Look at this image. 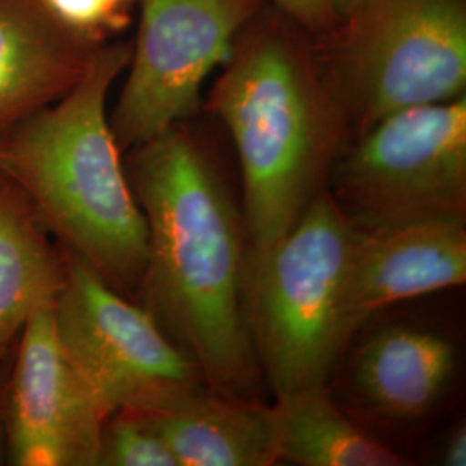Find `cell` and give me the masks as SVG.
Wrapping results in <instances>:
<instances>
[{"label": "cell", "instance_id": "18", "mask_svg": "<svg viewBox=\"0 0 466 466\" xmlns=\"http://www.w3.org/2000/svg\"><path fill=\"white\" fill-rule=\"evenodd\" d=\"M313 36L330 34L340 23L332 0H267Z\"/></svg>", "mask_w": 466, "mask_h": 466}, {"label": "cell", "instance_id": "14", "mask_svg": "<svg viewBox=\"0 0 466 466\" xmlns=\"http://www.w3.org/2000/svg\"><path fill=\"white\" fill-rule=\"evenodd\" d=\"M456 350L435 333L394 327L360 350L354 380L365 400L387 417L418 418L446 390Z\"/></svg>", "mask_w": 466, "mask_h": 466}, {"label": "cell", "instance_id": "5", "mask_svg": "<svg viewBox=\"0 0 466 466\" xmlns=\"http://www.w3.org/2000/svg\"><path fill=\"white\" fill-rule=\"evenodd\" d=\"M315 46L350 140L400 109L465 96L466 0H358Z\"/></svg>", "mask_w": 466, "mask_h": 466}, {"label": "cell", "instance_id": "2", "mask_svg": "<svg viewBox=\"0 0 466 466\" xmlns=\"http://www.w3.org/2000/svg\"><path fill=\"white\" fill-rule=\"evenodd\" d=\"M219 67L206 109L227 128L240 163L249 271L327 188L350 134L315 36L269 2Z\"/></svg>", "mask_w": 466, "mask_h": 466}, {"label": "cell", "instance_id": "9", "mask_svg": "<svg viewBox=\"0 0 466 466\" xmlns=\"http://www.w3.org/2000/svg\"><path fill=\"white\" fill-rule=\"evenodd\" d=\"M4 402L7 465L97 466L107 415L61 348L54 302L19 335Z\"/></svg>", "mask_w": 466, "mask_h": 466}, {"label": "cell", "instance_id": "8", "mask_svg": "<svg viewBox=\"0 0 466 466\" xmlns=\"http://www.w3.org/2000/svg\"><path fill=\"white\" fill-rule=\"evenodd\" d=\"M140 25L109 125L123 154L200 111L202 86L267 0H137Z\"/></svg>", "mask_w": 466, "mask_h": 466}, {"label": "cell", "instance_id": "21", "mask_svg": "<svg viewBox=\"0 0 466 466\" xmlns=\"http://www.w3.org/2000/svg\"><path fill=\"white\" fill-rule=\"evenodd\" d=\"M332 4L337 15L342 19L358 4V0H332Z\"/></svg>", "mask_w": 466, "mask_h": 466}, {"label": "cell", "instance_id": "13", "mask_svg": "<svg viewBox=\"0 0 466 466\" xmlns=\"http://www.w3.org/2000/svg\"><path fill=\"white\" fill-rule=\"evenodd\" d=\"M65 277L63 248L21 187L0 171V363L35 311L56 302Z\"/></svg>", "mask_w": 466, "mask_h": 466}, {"label": "cell", "instance_id": "6", "mask_svg": "<svg viewBox=\"0 0 466 466\" xmlns=\"http://www.w3.org/2000/svg\"><path fill=\"white\" fill-rule=\"evenodd\" d=\"M327 190L356 228L466 223V99L400 109L352 138Z\"/></svg>", "mask_w": 466, "mask_h": 466}, {"label": "cell", "instance_id": "16", "mask_svg": "<svg viewBox=\"0 0 466 466\" xmlns=\"http://www.w3.org/2000/svg\"><path fill=\"white\" fill-rule=\"evenodd\" d=\"M97 466H178V461L144 418L116 411L104 421Z\"/></svg>", "mask_w": 466, "mask_h": 466}, {"label": "cell", "instance_id": "10", "mask_svg": "<svg viewBox=\"0 0 466 466\" xmlns=\"http://www.w3.org/2000/svg\"><path fill=\"white\" fill-rule=\"evenodd\" d=\"M465 280V223L421 221L377 230L356 228L344 294L346 329L352 337L383 308Z\"/></svg>", "mask_w": 466, "mask_h": 466}, {"label": "cell", "instance_id": "17", "mask_svg": "<svg viewBox=\"0 0 466 466\" xmlns=\"http://www.w3.org/2000/svg\"><path fill=\"white\" fill-rule=\"evenodd\" d=\"M50 11L80 34L107 40L130 25V13L111 0H46Z\"/></svg>", "mask_w": 466, "mask_h": 466}, {"label": "cell", "instance_id": "22", "mask_svg": "<svg viewBox=\"0 0 466 466\" xmlns=\"http://www.w3.org/2000/svg\"><path fill=\"white\" fill-rule=\"evenodd\" d=\"M116 7L119 9H123V11H127V13H130V9H132V5L137 4V0H111Z\"/></svg>", "mask_w": 466, "mask_h": 466}, {"label": "cell", "instance_id": "19", "mask_svg": "<svg viewBox=\"0 0 466 466\" xmlns=\"http://www.w3.org/2000/svg\"><path fill=\"white\" fill-rule=\"evenodd\" d=\"M442 463L446 466L466 465V429L463 423L451 433L442 452Z\"/></svg>", "mask_w": 466, "mask_h": 466}, {"label": "cell", "instance_id": "7", "mask_svg": "<svg viewBox=\"0 0 466 466\" xmlns=\"http://www.w3.org/2000/svg\"><path fill=\"white\" fill-rule=\"evenodd\" d=\"M61 248L66 277L54 302L56 333L107 417L156 411L208 389L196 363L137 300Z\"/></svg>", "mask_w": 466, "mask_h": 466}, {"label": "cell", "instance_id": "11", "mask_svg": "<svg viewBox=\"0 0 466 466\" xmlns=\"http://www.w3.org/2000/svg\"><path fill=\"white\" fill-rule=\"evenodd\" d=\"M106 42L65 25L46 0H0V134L65 97Z\"/></svg>", "mask_w": 466, "mask_h": 466}, {"label": "cell", "instance_id": "20", "mask_svg": "<svg viewBox=\"0 0 466 466\" xmlns=\"http://www.w3.org/2000/svg\"><path fill=\"white\" fill-rule=\"evenodd\" d=\"M13 363V352L0 363V465H7V423H5V383Z\"/></svg>", "mask_w": 466, "mask_h": 466}, {"label": "cell", "instance_id": "1", "mask_svg": "<svg viewBox=\"0 0 466 466\" xmlns=\"http://www.w3.org/2000/svg\"><path fill=\"white\" fill-rule=\"evenodd\" d=\"M125 154L149 233L137 302L196 363L209 390L261 400L248 323V232L217 163L188 121Z\"/></svg>", "mask_w": 466, "mask_h": 466}, {"label": "cell", "instance_id": "15", "mask_svg": "<svg viewBox=\"0 0 466 466\" xmlns=\"http://www.w3.org/2000/svg\"><path fill=\"white\" fill-rule=\"evenodd\" d=\"M280 461L300 466H402L406 458L356 427L327 387L275 400Z\"/></svg>", "mask_w": 466, "mask_h": 466}, {"label": "cell", "instance_id": "12", "mask_svg": "<svg viewBox=\"0 0 466 466\" xmlns=\"http://www.w3.org/2000/svg\"><path fill=\"white\" fill-rule=\"evenodd\" d=\"M135 415L165 441L178 466H271L280 461L275 404L232 400L202 389L167 408Z\"/></svg>", "mask_w": 466, "mask_h": 466}, {"label": "cell", "instance_id": "3", "mask_svg": "<svg viewBox=\"0 0 466 466\" xmlns=\"http://www.w3.org/2000/svg\"><path fill=\"white\" fill-rule=\"evenodd\" d=\"M132 44L106 42L65 97L0 134V171L44 227L104 282L137 300L149 233L109 125L107 97Z\"/></svg>", "mask_w": 466, "mask_h": 466}, {"label": "cell", "instance_id": "4", "mask_svg": "<svg viewBox=\"0 0 466 466\" xmlns=\"http://www.w3.org/2000/svg\"><path fill=\"white\" fill-rule=\"evenodd\" d=\"M354 225L325 188L248 271V323L275 400L325 389L350 342L344 317Z\"/></svg>", "mask_w": 466, "mask_h": 466}]
</instances>
